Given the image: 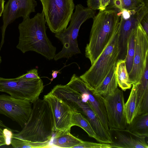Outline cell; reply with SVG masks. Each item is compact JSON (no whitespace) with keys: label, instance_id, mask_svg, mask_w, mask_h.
I'll use <instances>...</instances> for the list:
<instances>
[{"label":"cell","instance_id":"1","mask_svg":"<svg viewBox=\"0 0 148 148\" xmlns=\"http://www.w3.org/2000/svg\"><path fill=\"white\" fill-rule=\"evenodd\" d=\"M46 23L43 11L32 18L23 19L18 26L19 36L16 48L23 53L33 51L49 60L53 59L56 48L47 36Z\"/></svg>","mask_w":148,"mask_h":148},{"label":"cell","instance_id":"2","mask_svg":"<svg viewBox=\"0 0 148 148\" xmlns=\"http://www.w3.org/2000/svg\"><path fill=\"white\" fill-rule=\"evenodd\" d=\"M30 116L22 130L12 138L34 142L50 141L54 132L53 114L48 102L39 98L33 103Z\"/></svg>","mask_w":148,"mask_h":148},{"label":"cell","instance_id":"3","mask_svg":"<svg viewBox=\"0 0 148 148\" xmlns=\"http://www.w3.org/2000/svg\"><path fill=\"white\" fill-rule=\"evenodd\" d=\"M119 12L112 9L100 11L93 18L89 42L85 48V55L91 65L102 51L118 29Z\"/></svg>","mask_w":148,"mask_h":148},{"label":"cell","instance_id":"4","mask_svg":"<svg viewBox=\"0 0 148 148\" xmlns=\"http://www.w3.org/2000/svg\"><path fill=\"white\" fill-rule=\"evenodd\" d=\"M94 10L86 8L80 4H77L73 13L67 28L55 34V36L63 45L62 50L56 54L53 59L56 61L63 58L68 59L77 54L80 53L77 37L82 24L89 19L95 16Z\"/></svg>","mask_w":148,"mask_h":148},{"label":"cell","instance_id":"5","mask_svg":"<svg viewBox=\"0 0 148 148\" xmlns=\"http://www.w3.org/2000/svg\"><path fill=\"white\" fill-rule=\"evenodd\" d=\"M117 30L118 29L90 68L79 77L91 90H94L100 84L117 61Z\"/></svg>","mask_w":148,"mask_h":148},{"label":"cell","instance_id":"6","mask_svg":"<svg viewBox=\"0 0 148 148\" xmlns=\"http://www.w3.org/2000/svg\"><path fill=\"white\" fill-rule=\"evenodd\" d=\"M44 87L43 81L40 78L26 79L20 76L13 79L0 77V92L31 103H33L39 98Z\"/></svg>","mask_w":148,"mask_h":148},{"label":"cell","instance_id":"7","mask_svg":"<svg viewBox=\"0 0 148 148\" xmlns=\"http://www.w3.org/2000/svg\"><path fill=\"white\" fill-rule=\"evenodd\" d=\"M46 22L50 30L56 34L65 29L75 6L73 0H42Z\"/></svg>","mask_w":148,"mask_h":148},{"label":"cell","instance_id":"8","mask_svg":"<svg viewBox=\"0 0 148 148\" xmlns=\"http://www.w3.org/2000/svg\"><path fill=\"white\" fill-rule=\"evenodd\" d=\"M119 11L120 17L117 30L119 49L117 60L125 59L130 36L148 13V6H142L132 10H123Z\"/></svg>","mask_w":148,"mask_h":148},{"label":"cell","instance_id":"9","mask_svg":"<svg viewBox=\"0 0 148 148\" xmlns=\"http://www.w3.org/2000/svg\"><path fill=\"white\" fill-rule=\"evenodd\" d=\"M31 103L5 94L0 95V114L16 122L22 129L31 114Z\"/></svg>","mask_w":148,"mask_h":148},{"label":"cell","instance_id":"10","mask_svg":"<svg viewBox=\"0 0 148 148\" xmlns=\"http://www.w3.org/2000/svg\"><path fill=\"white\" fill-rule=\"evenodd\" d=\"M66 85L79 93L82 98L88 102L105 129L109 131L103 97L93 90L90 89L86 84L75 74L72 76Z\"/></svg>","mask_w":148,"mask_h":148},{"label":"cell","instance_id":"11","mask_svg":"<svg viewBox=\"0 0 148 148\" xmlns=\"http://www.w3.org/2000/svg\"><path fill=\"white\" fill-rule=\"evenodd\" d=\"M148 58V37L140 23L135 32V51L132 69L128 74L132 85L139 81Z\"/></svg>","mask_w":148,"mask_h":148},{"label":"cell","instance_id":"12","mask_svg":"<svg viewBox=\"0 0 148 148\" xmlns=\"http://www.w3.org/2000/svg\"><path fill=\"white\" fill-rule=\"evenodd\" d=\"M103 97L109 129L127 128L123 91L117 88L112 95Z\"/></svg>","mask_w":148,"mask_h":148},{"label":"cell","instance_id":"13","mask_svg":"<svg viewBox=\"0 0 148 148\" xmlns=\"http://www.w3.org/2000/svg\"><path fill=\"white\" fill-rule=\"evenodd\" d=\"M37 5L35 0H8L4 6L2 13L3 24L0 51L4 43L5 32L8 25L20 17H22L23 19L29 17L30 14L35 12Z\"/></svg>","mask_w":148,"mask_h":148},{"label":"cell","instance_id":"14","mask_svg":"<svg viewBox=\"0 0 148 148\" xmlns=\"http://www.w3.org/2000/svg\"><path fill=\"white\" fill-rule=\"evenodd\" d=\"M43 99L48 103L54 120V131L71 130L74 112L64 102L55 95L49 92Z\"/></svg>","mask_w":148,"mask_h":148},{"label":"cell","instance_id":"15","mask_svg":"<svg viewBox=\"0 0 148 148\" xmlns=\"http://www.w3.org/2000/svg\"><path fill=\"white\" fill-rule=\"evenodd\" d=\"M109 132L112 141L111 148H148L146 137L133 133L127 128H111Z\"/></svg>","mask_w":148,"mask_h":148},{"label":"cell","instance_id":"16","mask_svg":"<svg viewBox=\"0 0 148 148\" xmlns=\"http://www.w3.org/2000/svg\"><path fill=\"white\" fill-rule=\"evenodd\" d=\"M148 58L141 77L136 86L137 114L148 113Z\"/></svg>","mask_w":148,"mask_h":148},{"label":"cell","instance_id":"17","mask_svg":"<svg viewBox=\"0 0 148 148\" xmlns=\"http://www.w3.org/2000/svg\"><path fill=\"white\" fill-rule=\"evenodd\" d=\"M116 64L112 66L104 79L93 90L95 92L103 97L114 94L118 86L115 73Z\"/></svg>","mask_w":148,"mask_h":148},{"label":"cell","instance_id":"18","mask_svg":"<svg viewBox=\"0 0 148 148\" xmlns=\"http://www.w3.org/2000/svg\"><path fill=\"white\" fill-rule=\"evenodd\" d=\"M83 141L71 134L70 130H65L56 132L53 144L59 147L73 148L80 144Z\"/></svg>","mask_w":148,"mask_h":148},{"label":"cell","instance_id":"19","mask_svg":"<svg viewBox=\"0 0 148 148\" xmlns=\"http://www.w3.org/2000/svg\"><path fill=\"white\" fill-rule=\"evenodd\" d=\"M127 125V129L137 135L148 136V113L137 114L131 123Z\"/></svg>","mask_w":148,"mask_h":148},{"label":"cell","instance_id":"20","mask_svg":"<svg viewBox=\"0 0 148 148\" xmlns=\"http://www.w3.org/2000/svg\"><path fill=\"white\" fill-rule=\"evenodd\" d=\"M129 98L125 104V111L127 125L130 124L137 115V91L135 84H132Z\"/></svg>","mask_w":148,"mask_h":148},{"label":"cell","instance_id":"21","mask_svg":"<svg viewBox=\"0 0 148 148\" xmlns=\"http://www.w3.org/2000/svg\"><path fill=\"white\" fill-rule=\"evenodd\" d=\"M115 73L118 85L123 90L131 88L132 85L130 81L125 59L117 61Z\"/></svg>","mask_w":148,"mask_h":148},{"label":"cell","instance_id":"22","mask_svg":"<svg viewBox=\"0 0 148 148\" xmlns=\"http://www.w3.org/2000/svg\"><path fill=\"white\" fill-rule=\"evenodd\" d=\"M72 125L77 126L83 129L89 136L95 139L97 141L102 143L96 134L88 119L81 113L74 112L72 119Z\"/></svg>","mask_w":148,"mask_h":148},{"label":"cell","instance_id":"23","mask_svg":"<svg viewBox=\"0 0 148 148\" xmlns=\"http://www.w3.org/2000/svg\"><path fill=\"white\" fill-rule=\"evenodd\" d=\"M109 5L110 8H115L119 11L132 10L142 6L147 5L145 0H111Z\"/></svg>","mask_w":148,"mask_h":148},{"label":"cell","instance_id":"24","mask_svg":"<svg viewBox=\"0 0 148 148\" xmlns=\"http://www.w3.org/2000/svg\"><path fill=\"white\" fill-rule=\"evenodd\" d=\"M136 29L132 31L130 36L128 42L127 54L125 59L126 67L128 74L131 71L133 64L135 51Z\"/></svg>","mask_w":148,"mask_h":148},{"label":"cell","instance_id":"25","mask_svg":"<svg viewBox=\"0 0 148 148\" xmlns=\"http://www.w3.org/2000/svg\"><path fill=\"white\" fill-rule=\"evenodd\" d=\"M50 142H34L20 138H12L11 144L15 148H41L47 147Z\"/></svg>","mask_w":148,"mask_h":148},{"label":"cell","instance_id":"26","mask_svg":"<svg viewBox=\"0 0 148 148\" xmlns=\"http://www.w3.org/2000/svg\"><path fill=\"white\" fill-rule=\"evenodd\" d=\"M110 144L96 143L83 141L80 144L74 146L73 148H111Z\"/></svg>","mask_w":148,"mask_h":148},{"label":"cell","instance_id":"27","mask_svg":"<svg viewBox=\"0 0 148 148\" xmlns=\"http://www.w3.org/2000/svg\"><path fill=\"white\" fill-rule=\"evenodd\" d=\"M26 79H35L40 78L38 75V70L34 69L27 71V73L20 76Z\"/></svg>","mask_w":148,"mask_h":148},{"label":"cell","instance_id":"28","mask_svg":"<svg viewBox=\"0 0 148 148\" xmlns=\"http://www.w3.org/2000/svg\"><path fill=\"white\" fill-rule=\"evenodd\" d=\"M12 131L5 128L3 130V134L5 145H9L11 144L13 133Z\"/></svg>","mask_w":148,"mask_h":148},{"label":"cell","instance_id":"29","mask_svg":"<svg viewBox=\"0 0 148 148\" xmlns=\"http://www.w3.org/2000/svg\"><path fill=\"white\" fill-rule=\"evenodd\" d=\"M100 0H88V7L95 10L99 9Z\"/></svg>","mask_w":148,"mask_h":148},{"label":"cell","instance_id":"30","mask_svg":"<svg viewBox=\"0 0 148 148\" xmlns=\"http://www.w3.org/2000/svg\"><path fill=\"white\" fill-rule=\"evenodd\" d=\"M148 13L143 17L140 24L144 30L148 35Z\"/></svg>","mask_w":148,"mask_h":148},{"label":"cell","instance_id":"31","mask_svg":"<svg viewBox=\"0 0 148 148\" xmlns=\"http://www.w3.org/2000/svg\"><path fill=\"white\" fill-rule=\"evenodd\" d=\"M111 0H100L99 10L100 11L106 10V7L109 5Z\"/></svg>","mask_w":148,"mask_h":148},{"label":"cell","instance_id":"32","mask_svg":"<svg viewBox=\"0 0 148 148\" xmlns=\"http://www.w3.org/2000/svg\"><path fill=\"white\" fill-rule=\"evenodd\" d=\"M52 73L51 74L52 78L50 79L51 82H52L53 79L56 78L58 74V73H61L60 71H52Z\"/></svg>","mask_w":148,"mask_h":148},{"label":"cell","instance_id":"33","mask_svg":"<svg viewBox=\"0 0 148 148\" xmlns=\"http://www.w3.org/2000/svg\"><path fill=\"white\" fill-rule=\"evenodd\" d=\"M4 0H0V17L1 16L3 12L4 6Z\"/></svg>","mask_w":148,"mask_h":148},{"label":"cell","instance_id":"34","mask_svg":"<svg viewBox=\"0 0 148 148\" xmlns=\"http://www.w3.org/2000/svg\"><path fill=\"white\" fill-rule=\"evenodd\" d=\"M5 145V140L3 136H0V147Z\"/></svg>","mask_w":148,"mask_h":148},{"label":"cell","instance_id":"35","mask_svg":"<svg viewBox=\"0 0 148 148\" xmlns=\"http://www.w3.org/2000/svg\"><path fill=\"white\" fill-rule=\"evenodd\" d=\"M0 126L3 127H5L6 126L3 123L2 121L0 120Z\"/></svg>","mask_w":148,"mask_h":148},{"label":"cell","instance_id":"36","mask_svg":"<svg viewBox=\"0 0 148 148\" xmlns=\"http://www.w3.org/2000/svg\"><path fill=\"white\" fill-rule=\"evenodd\" d=\"M3 130L0 127V136H3Z\"/></svg>","mask_w":148,"mask_h":148},{"label":"cell","instance_id":"37","mask_svg":"<svg viewBox=\"0 0 148 148\" xmlns=\"http://www.w3.org/2000/svg\"><path fill=\"white\" fill-rule=\"evenodd\" d=\"M1 62H2V60H1V57L0 56V64L1 63Z\"/></svg>","mask_w":148,"mask_h":148},{"label":"cell","instance_id":"38","mask_svg":"<svg viewBox=\"0 0 148 148\" xmlns=\"http://www.w3.org/2000/svg\"><path fill=\"white\" fill-rule=\"evenodd\" d=\"M40 0V1H41L42 0Z\"/></svg>","mask_w":148,"mask_h":148}]
</instances>
